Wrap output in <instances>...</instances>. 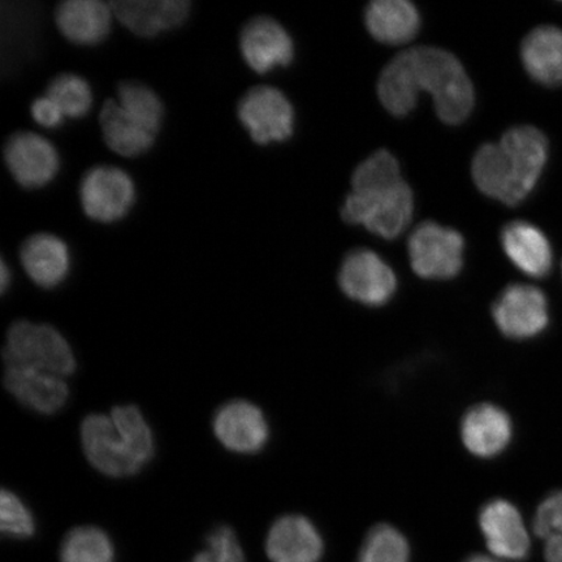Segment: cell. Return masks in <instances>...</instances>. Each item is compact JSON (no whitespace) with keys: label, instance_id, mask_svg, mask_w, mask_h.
Segmentation results:
<instances>
[{"label":"cell","instance_id":"cell-23","mask_svg":"<svg viewBox=\"0 0 562 562\" xmlns=\"http://www.w3.org/2000/svg\"><path fill=\"white\" fill-rule=\"evenodd\" d=\"M521 59L527 74L544 87H562V30L542 25L526 35Z\"/></svg>","mask_w":562,"mask_h":562},{"label":"cell","instance_id":"cell-20","mask_svg":"<svg viewBox=\"0 0 562 562\" xmlns=\"http://www.w3.org/2000/svg\"><path fill=\"white\" fill-rule=\"evenodd\" d=\"M505 255L527 277L542 279L551 272L553 250L542 229L525 221L508 223L502 231Z\"/></svg>","mask_w":562,"mask_h":562},{"label":"cell","instance_id":"cell-10","mask_svg":"<svg viewBox=\"0 0 562 562\" xmlns=\"http://www.w3.org/2000/svg\"><path fill=\"white\" fill-rule=\"evenodd\" d=\"M3 154L7 168L20 187L44 188L59 172L58 150L50 140L37 133H13L7 139Z\"/></svg>","mask_w":562,"mask_h":562},{"label":"cell","instance_id":"cell-11","mask_svg":"<svg viewBox=\"0 0 562 562\" xmlns=\"http://www.w3.org/2000/svg\"><path fill=\"white\" fill-rule=\"evenodd\" d=\"M339 283L347 296L369 306L386 304L397 288L391 267L369 249L349 252L340 269Z\"/></svg>","mask_w":562,"mask_h":562},{"label":"cell","instance_id":"cell-28","mask_svg":"<svg viewBox=\"0 0 562 562\" xmlns=\"http://www.w3.org/2000/svg\"><path fill=\"white\" fill-rule=\"evenodd\" d=\"M46 95L70 119L87 116L93 105V91L89 82L76 74L55 76L48 83Z\"/></svg>","mask_w":562,"mask_h":562},{"label":"cell","instance_id":"cell-34","mask_svg":"<svg viewBox=\"0 0 562 562\" xmlns=\"http://www.w3.org/2000/svg\"><path fill=\"white\" fill-rule=\"evenodd\" d=\"M11 281V271L9 266H7L4 259L0 262V290L2 293L7 292V288H9Z\"/></svg>","mask_w":562,"mask_h":562},{"label":"cell","instance_id":"cell-7","mask_svg":"<svg viewBox=\"0 0 562 562\" xmlns=\"http://www.w3.org/2000/svg\"><path fill=\"white\" fill-rule=\"evenodd\" d=\"M79 195L89 220L110 224L122 221L135 205L136 187L122 168L95 166L83 173Z\"/></svg>","mask_w":562,"mask_h":562},{"label":"cell","instance_id":"cell-30","mask_svg":"<svg viewBox=\"0 0 562 562\" xmlns=\"http://www.w3.org/2000/svg\"><path fill=\"white\" fill-rule=\"evenodd\" d=\"M533 530L546 540L547 562H562V491L553 492L539 505Z\"/></svg>","mask_w":562,"mask_h":562},{"label":"cell","instance_id":"cell-26","mask_svg":"<svg viewBox=\"0 0 562 562\" xmlns=\"http://www.w3.org/2000/svg\"><path fill=\"white\" fill-rule=\"evenodd\" d=\"M60 562H115V548L100 527L79 526L63 538Z\"/></svg>","mask_w":562,"mask_h":562},{"label":"cell","instance_id":"cell-8","mask_svg":"<svg viewBox=\"0 0 562 562\" xmlns=\"http://www.w3.org/2000/svg\"><path fill=\"white\" fill-rule=\"evenodd\" d=\"M237 117L258 145L283 143L293 135L294 110L283 91L259 86L249 89L237 104Z\"/></svg>","mask_w":562,"mask_h":562},{"label":"cell","instance_id":"cell-25","mask_svg":"<svg viewBox=\"0 0 562 562\" xmlns=\"http://www.w3.org/2000/svg\"><path fill=\"white\" fill-rule=\"evenodd\" d=\"M378 94L392 115L406 116L416 108L419 93L407 52L398 54L385 66L379 77Z\"/></svg>","mask_w":562,"mask_h":562},{"label":"cell","instance_id":"cell-14","mask_svg":"<svg viewBox=\"0 0 562 562\" xmlns=\"http://www.w3.org/2000/svg\"><path fill=\"white\" fill-rule=\"evenodd\" d=\"M110 5L126 30L153 38L184 24L192 4L189 0H114Z\"/></svg>","mask_w":562,"mask_h":562},{"label":"cell","instance_id":"cell-17","mask_svg":"<svg viewBox=\"0 0 562 562\" xmlns=\"http://www.w3.org/2000/svg\"><path fill=\"white\" fill-rule=\"evenodd\" d=\"M266 553L271 562H319L323 540L307 518L284 516L267 533Z\"/></svg>","mask_w":562,"mask_h":562},{"label":"cell","instance_id":"cell-18","mask_svg":"<svg viewBox=\"0 0 562 562\" xmlns=\"http://www.w3.org/2000/svg\"><path fill=\"white\" fill-rule=\"evenodd\" d=\"M20 262L34 284L53 290L68 277L69 249L60 237L41 232L25 238L21 244Z\"/></svg>","mask_w":562,"mask_h":562},{"label":"cell","instance_id":"cell-24","mask_svg":"<svg viewBox=\"0 0 562 562\" xmlns=\"http://www.w3.org/2000/svg\"><path fill=\"white\" fill-rule=\"evenodd\" d=\"M372 37L389 45H402L416 37L420 16L417 7L407 0H374L364 11Z\"/></svg>","mask_w":562,"mask_h":562},{"label":"cell","instance_id":"cell-35","mask_svg":"<svg viewBox=\"0 0 562 562\" xmlns=\"http://www.w3.org/2000/svg\"><path fill=\"white\" fill-rule=\"evenodd\" d=\"M465 562H501L488 557H483V554H474V557L469 558Z\"/></svg>","mask_w":562,"mask_h":562},{"label":"cell","instance_id":"cell-27","mask_svg":"<svg viewBox=\"0 0 562 562\" xmlns=\"http://www.w3.org/2000/svg\"><path fill=\"white\" fill-rule=\"evenodd\" d=\"M116 101L128 114L158 135L165 117V108L156 91L143 82L124 81L119 83Z\"/></svg>","mask_w":562,"mask_h":562},{"label":"cell","instance_id":"cell-31","mask_svg":"<svg viewBox=\"0 0 562 562\" xmlns=\"http://www.w3.org/2000/svg\"><path fill=\"white\" fill-rule=\"evenodd\" d=\"M0 530L15 539L31 538L35 531L32 512L12 491L0 492Z\"/></svg>","mask_w":562,"mask_h":562},{"label":"cell","instance_id":"cell-12","mask_svg":"<svg viewBox=\"0 0 562 562\" xmlns=\"http://www.w3.org/2000/svg\"><path fill=\"white\" fill-rule=\"evenodd\" d=\"M213 431L224 448L240 454L262 451L270 438L265 414L246 400H232L222 405L214 414Z\"/></svg>","mask_w":562,"mask_h":562},{"label":"cell","instance_id":"cell-19","mask_svg":"<svg viewBox=\"0 0 562 562\" xmlns=\"http://www.w3.org/2000/svg\"><path fill=\"white\" fill-rule=\"evenodd\" d=\"M112 13L102 0H66L55 10L59 32L75 45L95 46L108 38Z\"/></svg>","mask_w":562,"mask_h":562},{"label":"cell","instance_id":"cell-15","mask_svg":"<svg viewBox=\"0 0 562 562\" xmlns=\"http://www.w3.org/2000/svg\"><path fill=\"white\" fill-rule=\"evenodd\" d=\"M3 384L19 404L44 416H53L61 411L69 398L65 379L46 371L5 367Z\"/></svg>","mask_w":562,"mask_h":562},{"label":"cell","instance_id":"cell-21","mask_svg":"<svg viewBox=\"0 0 562 562\" xmlns=\"http://www.w3.org/2000/svg\"><path fill=\"white\" fill-rule=\"evenodd\" d=\"M512 422L501 407L483 404L473 407L461 425L463 445L477 457L502 453L512 439Z\"/></svg>","mask_w":562,"mask_h":562},{"label":"cell","instance_id":"cell-13","mask_svg":"<svg viewBox=\"0 0 562 562\" xmlns=\"http://www.w3.org/2000/svg\"><path fill=\"white\" fill-rule=\"evenodd\" d=\"M238 46L246 65L259 75L288 67L293 61L294 45L290 33L269 16L250 19L243 26Z\"/></svg>","mask_w":562,"mask_h":562},{"label":"cell","instance_id":"cell-6","mask_svg":"<svg viewBox=\"0 0 562 562\" xmlns=\"http://www.w3.org/2000/svg\"><path fill=\"white\" fill-rule=\"evenodd\" d=\"M411 263L420 278L447 280L459 276L465 240L460 232L428 221L413 231L407 241Z\"/></svg>","mask_w":562,"mask_h":562},{"label":"cell","instance_id":"cell-2","mask_svg":"<svg viewBox=\"0 0 562 562\" xmlns=\"http://www.w3.org/2000/svg\"><path fill=\"white\" fill-rule=\"evenodd\" d=\"M353 191L341 209L342 220L361 224L383 238L398 237L413 217V192L403 179L400 165L384 149L372 154L351 176Z\"/></svg>","mask_w":562,"mask_h":562},{"label":"cell","instance_id":"cell-5","mask_svg":"<svg viewBox=\"0 0 562 562\" xmlns=\"http://www.w3.org/2000/svg\"><path fill=\"white\" fill-rule=\"evenodd\" d=\"M5 367L30 368L61 378L72 375L77 362L72 348L58 329L25 319L7 329L3 347Z\"/></svg>","mask_w":562,"mask_h":562},{"label":"cell","instance_id":"cell-32","mask_svg":"<svg viewBox=\"0 0 562 562\" xmlns=\"http://www.w3.org/2000/svg\"><path fill=\"white\" fill-rule=\"evenodd\" d=\"M205 544V550L196 553L192 562H246L236 532L229 526L215 527Z\"/></svg>","mask_w":562,"mask_h":562},{"label":"cell","instance_id":"cell-33","mask_svg":"<svg viewBox=\"0 0 562 562\" xmlns=\"http://www.w3.org/2000/svg\"><path fill=\"white\" fill-rule=\"evenodd\" d=\"M31 115L33 121L44 128H58L65 122V114L50 98L47 95L38 97L31 104Z\"/></svg>","mask_w":562,"mask_h":562},{"label":"cell","instance_id":"cell-16","mask_svg":"<svg viewBox=\"0 0 562 562\" xmlns=\"http://www.w3.org/2000/svg\"><path fill=\"white\" fill-rule=\"evenodd\" d=\"M480 526L495 557L515 561L529 557V532L515 505L502 498L488 503L481 512Z\"/></svg>","mask_w":562,"mask_h":562},{"label":"cell","instance_id":"cell-4","mask_svg":"<svg viewBox=\"0 0 562 562\" xmlns=\"http://www.w3.org/2000/svg\"><path fill=\"white\" fill-rule=\"evenodd\" d=\"M418 93L428 91L441 122L459 125L472 114L475 93L465 68L452 53L420 46L406 50Z\"/></svg>","mask_w":562,"mask_h":562},{"label":"cell","instance_id":"cell-29","mask_svg":"<svg viewBox=\"0 0 562 562\" xmlns=\"http://www.w3.org/2000/svg\"><path fill=\"white\" fill-rule=\"evenodd\" d=\"M409 558L403 533L390 525H379L364 539L358 562H409Z\"/></svg>","mask_w":562,"mask_h":562},{"label":"cell","instance_id":"cell-22","mask_svg":"<svg viewBox=\"0 0 562 562\" xmlns=\"http://www.w3.org/2000/svg\"><path fill=\"white\" fill-rule=\"evenodd\" d=\"M100 125L105 145L119 156L136 158L156 144V133L128 114L116 100L103 103Z\"/></svg>","mask_w":562,"mask_h":562},{"label":"cell","instance_id":"cell-9","mask_svg":"<svg viewBox=\"0 0 562 562\" xmlns=\"http://www.w3.org/2000/svg\"><path fill=\"white\" fill-rule=\"evenodd\" d=\"M496 326L510 339L525 340L542 334L550 322L543 291L529 284H512L492 306Z\"/></svg>","mask_w":562,"mask_h":562},{"label":"cell","instance_id":"cell-1","mask_svg":"<svg viewBox=\"0 0 562 562\" xmlns=\"http://www.w3.org/2000/svg\"><path fill=\"white\" fill-rule=\"evenodd\" d=\"M548 157L550 144L542 131L532 125L513 126L501 143L484 144L475 153V186L490 199L517 206L537 187Z\"/></svg>","mask_w":562,"mask_h":562},{"label":"cell","instance_id":"cell-3","mask_svg":"<svg viewBox=\"0 0 562 562\" xmlns=\"http://www.w3.org/2000/svg\"><path fill=\"white\" fill-rule=\"evenodd\" d=\"M80 438L90 465L110 477L136 475L156 456L154 434L136 405L89 414L81 422Z\"/></svg>","mask_w":562,"mask_h":562}]
</instances>
